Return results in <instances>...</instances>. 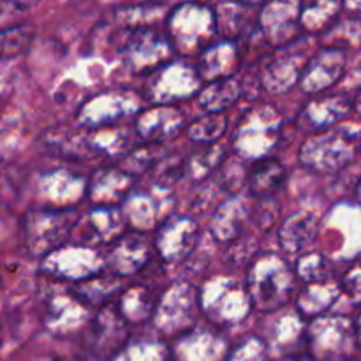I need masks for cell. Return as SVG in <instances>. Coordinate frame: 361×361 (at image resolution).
Here are the masks:
<instances>
[{
    "instance_id": "1",
    "label": "cell",
    "mask_w": 361,
    "mask_h": 361,
    "mask_svg": "<svg viewBox=\"0 0 361 361\" xmlns=\"http://www.w3.org/2000/svg\"><path fill=\"white\" fill-rule=\"evenodd\" d=\"M296 271L275 252H259L247 268L245 284L252 307L259 312H277L296 295Z\"/></svg>"
},
{
    "instance_id": "2",
    "label": "cell",
    "mask_w": 361,
    "mask_h": 361,
    "mask_svg": "<svg viewBox=\"0 0 361 361\" xmlns=\"http://www.w3.org/2000/svg\"><path fill=\"white\" fill-rule=\"evenodd\" d=\"M166 34L180 59L200 56L217 42L215 7L196 2L178 4L166 18Z\"/></svg>"
},
{
    "instance_id": "3",
    "label": "cell",
    "mask_w": 361,
    "mask_h": 361,
    "mask_svg": "<svg viewBox=\"0 0 361 361\" xmlns=\"http://www.w3.org/2000/svg\"><path fill=\"white\" fill-rule=\"evenodd\" d=\"M282 137V116L267 102H259L240 116L233 133V150L243 161L259 162L270 159Z\"/></svg>"
},
{
    "instance_id": "4",
    "label": "cell",
    "mask_w": 361,
    "mask_h": 361,
    "mask_svg": "<svg viewBox=\"0 0 361 361\" xmlns=\"http://www.w3.org/2000/svg\"><path fill=\"white\" fill-rule=\"evenodd\" d=\"M361 147L358 130L351 126H337L310 136L300 147L298 159L314 173H337L349 166Z\"/></svg>"
},
{
    "instance_id": "5",
    "label": "cell",
    "mask_w": 361,
    "mask_h": 361,
    "mask_svg": "<svg viewBox=\"0 0 361 361\" xmlns=\"http://www.w3.org/2000/svg\"><path fill=\"white\" fill-rule=\"evenodd\" d=\"M201 312L207 314L215 326H233L254 310L245 282L233 277H214L200 288Z\"/></svg>"
},
{
    "instance_id": "6",
    "label": "cell",
    "mask_w": 361,
    "mask_h": 361,
    "mask_svg": "<svg viewBox=\"0 0 361 361\" xmlns=\"http://www.w3.org/2000/svg\"><path fill=\"white\" fill-rule=\"evenodd\" d=\"M80 215L74 208L53 210V208H34L23 217L25 245L32 256L46 257L56 249L71 242Z\"/></svg>"
},
{
    "instance_id": "7",
    "label": "cell",
    "mask_w": 361,
    "mask_h": 361,
    "mask_svg": "<svg viewBox=\"0 0 361 361\" xmlns=\"http://www.w3.org/2000/svg\"><path fill=\"white\" fill-rule=\"evenodd\" d=\"M200 312V288L189 282H175L159 296L152 323L162 337L176 341L197 326Z\"/></svg>"
},
{
    "instance_id": "8",
    "label": "cell",
    "mask_w": 361,
    "mask_h": 361,
    "mask_svg": "<svg viewBox=\"0 0 361 361\" xmlns=\"http://www.w3.org/2000/svg\"><path fill=\"white\" fill-rule=\"evenodd\" d=\"M120 55L133 73L148 76L178 59L168 34L154 27L126 28Z\"/></svg>"
},
{
    "instance_id": "9",
    "label": "cell",
    "mask_w": 361,
    "mask_h": 361,
    "mask_svg": "<svg viewBox=\"0 0 361 361\" xmlns=\"http://www.w3.org/2000/svg\"><path fill=\"white\" fill-rule=\"evenodd\" d=\"M203 87L196 63L178 56L148 76L145 95L154 106H171V102L197 97Z\"/></svg>"
},
{
    "instance_id": "10",
    "label": "cell",
    "mask_w": 361,
    "mask_h": 361,
    "mask_svg": "<svg viewBox=\"0 0 361 361\" xmlns=\"http://www.w3.org/2000/svg\"><path fill=\"white\" fill-rule=\"evenodd\" d=\"M104 268L106 256H101L97 249L73 242L42 257L41 263L42 274L59 282H71V286L99 277Z\"/></svg>"
},
{
    "instance_id": "11",
    "label": "cell",
    "mask_w": 361,
    "mask_h": 361,
    "mask_svg": "<svg viewBox=\"0 0 361 361\" xmlns=\"http://www.w3.org/2000/svg\"><path fill=\"white\" fill-rule=\"evenodd\" d=\"M312 59L310 44L307 37L296 39L288 46L277 48V51L268 56L259 76V85L263 90L279 95L291 90L295 85H300L307 63Z\"/></svg>"
},
{
    "instance_id": "12",
    "label": "cell",
    "mask_w": 361,
    "mask_h": 361,
    "mask_svg": "<svg viewBox=\"0 0 361 361\" xmlns=\"http://www.w3.org/2000/svg\"><path fill=\"white\" fill-rule=\"evenodd\" d=\"M356 342V323L348 316L324 314L307 324V348L314 360H331L348 355Z\"/></svg>"
},
{
    "instance_id": "13",
    "label": "cell",
    "mask_w": 361,
    "mask_h": 361,
    "mask_svg": "<svg viewBox=\"0 0 361 361\" xmlns=\"http://www.w3.org/2000/svg\"><path fill=\"white\" fill-rule=\"evenodd\" d=\"M175 197L169 189L155 185L152 189H136L122 203V214L130 231L145 233L157 231L173 215Z\"/></svg>"
},
{
    "instance_id": "14",
    "label": "cell",
    "mask_w": 361,
    "mask_h": 361,
    "mask_svg": "<svg viewBox=\"0 0 361 361\" xmlns=\"http://www.w3.org/2000/svg\"><path fill=\"white\" fill-rule=\"evenodd\" d=\"M141 99L130 90H108L88 99L78 111L80 126L88 130L113 127L130 113L141 111Z\"/></svg>"
},
{
    "instance_id": "15",
    "label": "cell",
    "mask_w": 361,
    "mask_h": 361,
    "mask_svg": "<svg viewBox=\"0 0 361 361\" xmlns=\"http://www.w3.org/2000/svg\"><path fill=\"white\" fill-rule=\"evenodd\" d=\"M200 240V224L192 215L173 214L155 231L154 247L157 256L168 264L189 259Z\"/></svg>"
},
{
    "instance_id": "16",
    "label": "cell",
    "mask_w": 361,
    "mask_h": 361,
    "mask_svg": "<svg viewBox=\"0 0 361 361\" xmlns=\"http://www.w3.org/2000/svg\"><path fill=\"white\" fill-rule=\"evenodd\" d=\"M129 231L120 207H94L85 217H80L74 228L73 243L97 249L99 245H113L120 236Z\"/></svg>"
},
{
    "instance_id": "17",
    "label": "cell",
    "mask_w": 361,
    "mask_h": 361,
    "mask_svg": "<svg viewBox=\"0 0 361 361\" xmlns=\"http://www.w3.org/2000/svg\"><path fill=\"white\" fill-rule=\"evenodd\" d=\"M155 252L154 242L145 233L127 231L113 245H109L106 256V268L116 277H130L143 270L150 263Z\"/></svg>"
},
{
    "instance_id": "18",
    "label": "cell",
    "mask_w": 361,
    "mask_h": 361,
    "mask_svg": "<svg viewBox=\"0 0 361 361\" xmlns=\"http://www.w3.org/2000/svg\"><path fill=\"white\" fill-rule=\"evenodd\" d=\"M300 16L302 2H270L263 4L259 13V30L275 48H282L300 39Z\"/></svg>"
},
{
    "instance_id": "19",
    "label": "cell",
    "mask_w": 361,
    "mask_h": 361,
    "mask_svg": "<svg viewBox=\"0 0 361 361\" xmlns=\"http://www.w3.org/2000/svg\"><path fill=\"white\" fill-rule=\"evenodd\" d=\"M229 355L228 341L215 324L208 328L196 326L176 338L175 356L178 361H228Z\"/></svg>"
},
{
    "instance_id": "20",
    "label": "cell",
    "mask_w": 361,
    "mask_h": 361,
    "mask_svg": "<svg viewBox=\"0 0 361 361\" xmlns=\"http://www.w3.org/2000/svg\"><path fill=\"white\" fill-rule=\"evenodd\" d=\"M345 62L348 56L342 49L321 48L319 51L312 53V59L307 63L300 80V88L309 95L323 94L341 80L345 73Z\"/></svg>"
},
{
    "instance_id": "21",
    "label": "cell",
    "mask_w": 361,
    "mask_h": 361,
    "mask_svg": "<svg viewBox=\"0 0 361 361\" xmlns=\"http://www.w3.org/2000/svg\"><path fill=\"white\" fill-rule=\"evenodd\" d=\"M183 113L175 106H152L136 115V133L145 143L162 145L183 133Z\"/></svg>"
},
{
    "instance_id": "22",
    "label": "cell",
    "mask_w": 361,
    "mask_h": 361,
    "mask_svg": "<svg viewBox=\"0 0 361 361\" xmlns=\"http://www.w3.org/2000/svg\"><path fill=\"white\" fill-rule=\"evenodd\" d=\"M90 307L73 291V288L49 296L46 309V324L55 334H73L83 326H90Z\"/></svg>"
},
{
    "instance_id": "23",
    "label": "cell",
    "mask_w": 361,
    "mask_h": 361,
    "mask_svg": "<svg viewBox=\"0 0 361 361\" xmlns=\"http://www.w3.org/2000/svg\"><path fill=\"white\" fill-rule=\"evenodd\" d=\"M134 176L122 168L95 169L88 178L87 197L99 208L122 207L123 201L133 192Z\"/></svg>"
},
{
    "instance_id": "24",
    "label": "cell",
    "mask_w": 361,
    "mask_h": 361,
    "mask_svg": "<svg viewBox=\"0 0 361 361\" xmlns=\"http://www.w3.org/2000/svg\"><path fill=\"white\" fill-rule=\"evenodd\" d=\"M127 326L129 324L120 316L116 303L104 305L88 326L92 348L101 355L116 356L129 342L127 341Z\"/></svg>"
},
{
    "instance_id": "25",
    "label": "cell",
    "mask_w": 361,
    "mask_h": 361,
    "mask_svg": "<svg viewBox=\"0 0 361 361\" xmlns=\"http://www.w3.org/2000/svg\"><path fill=\"white\" fill-rule=\"evenodd\" d=\"M242 60L243 56L238 42L222 39L197 56L196 67L203 83H214L235 76L242 66Z\"/></svg>"
},
{
    "instance_id": "26",
    "label": "cell",
    "mask_w": 361,
    "mask_h": 361,
    "mask_svg": "<svg viewBox=\"0 0 361 361\" xmlns=\"http://www.w3.org/2000/svg\"><path fill=\"white\" fill-rule=\"evenodd\" d=\"M353 109V102L345 95L331 94L310 99L305 108L300 113V126L302 129H310L314 133L337 127L342 118L348 116Z\"/></svg>"
},
{
    "instance_id": "27",
    "label": "cell",
    "mask_w": 361,
    "mask_h": 361,
    "mask_svg": "<svg viewBox=\"0 0 361 361\" xmlns=\"http://www.w3.org/2000/svg\"><path fill=\"white\" fill-rule=\"evenodd\" d=\"M250 217L247 201L238 194L226 197L217 204L215 212L212 214L210 235L219 243H233L243 236L247 221Z\"/></svg>"
},
{
    "instance_id": "28",
    "label": "cell",
    "mask_w": 361,
    "mask_h": 361,
    "mask_svg": "<svg viewBox=\"0 0 361 361\" xmlns=\"http://www.w3.org/2000/svg\"><path fill=\"white\" fill-rule=\"evenodd\" d=\"M219 34L228 41L240 42L259 27V13L263 9L261 4L240 2V4H217Z\"/></svg>"
},
{
    "instance_id": "29",
    "label": "cell",
    "mask_w": 361,
    "mask_h": 361,
    "mask_svg": "<svg viewBox=\"0 0 361 361\" xmlns=\"http://www.w3.org/2000/svg\"><path fill=\"white\" fill-rule=\"evenodd\" d=\"M62 189H66L67 192L73 194L80 201L83 194L87 196L88 180L81 178L80 175H76L73 171H67V169H53V171L44 173L41 176L39 192L48 201V208H53V210H67V208H73L71 207L73 201H71V197Z\"/></svg>"
},
{
    "instance_id": "30",
    "label": "cell",
    "mask_w": 361,
    "mask_h": 361,
    "mask_svg": "<svg viewBox=\"0 0 361 361\" xmlns=\"http://www.w3.org/2000/svg\"><path fill=\"white\" fill-rule=\"evenodd\" d=\"M41 145L55 157L71 159V161H88L97 157L88 141L87 130L66 129V127L49 129L42 136Z\"/></svg>"
},
{
    "instance_id": "31",
    "label": "cell",
    "mask_w": 361,
    "mask_h": 361,
    "mask_svg": "<svg viewBox=\"0 0 361 361\" xmlns=\"http://www.w3.org/2000/svg\"><path fill=\"white\" fill-rule=\"evenodd\" d=\"M316 215L307 210L295 212L281 222L279 228V245L286 254L302 256L303 249L314 242L317 235Z\"/></svg>"
},
{
    "instance_id": "32",
    "label": "cell",
    "mask_w": 361,
    "mask_h": 361,
    "mask_svg": "<svg viewBox=\"0 0 361 361\" xmlns=\"http://www.w3.org/2000/svg\"><path fill=\"white\" fill-rule=\"evenodd\" d=\"M342 295L341 282L334 279L316 284H305L296 296V312L303 319H316L324 316Z\"/></svg>"
},
{
    "instance_id": "33",
    "label": "cell",
    "mask_w": 361,
    "mask_h": 361,
    "mask_svg": "<svg viewBox=\"0 0 361 361\" xmlns=\"http://www.w3.org/2000/svg\"><path fill=\"white\" fill-rule=\"evenodd\" d=\"M116 309L127 324H140L148 319H154L159 298L147 286H130L123 289L116 300Z\"/></svg>"
},
{
    "instance_id": "34",
    "label": "cell",
    "mask_w": 361,
    "mask_h": 361,
    "mask_svg": "<svg viewBox=\"0 0 361 361\" xmlns=\"http://www.w3.org/2000/svg\"><path fill=\"white\" fill-rule=\"evenodd\" d=\"M243 92V83L236 76L207 83L197 94V106L207 113H224L236 104Z\"/></svg>"
},
{
    "instance_id": "35",
    "label": "cell",
    "mask_w": 361,
    "mask_h": 361,
    "mask_svg": "<svg viewBox=\"0 0 361 361\" xmlns=\"http://www.w3.org/2000/svg\"><path fill=\"white\" fill-rule=\"evenodd\" d=\"M286 180V168L275 159H264V161L254 162L249 171L247 189L250 196L257 200H268L274 196L282 187Z\"/></svg>"
},
{
    "instance_id": "36",
    "label": "cell",
    "mask_w": 361,
    "mask_h": 361,
    "mask_svg": "<svg viewBox=\"0 0 361 361\" xmlns=\"http://www.w3.org/2000/svg\"><path fill=\"white\" fill-rule=\"evenodd\" d=\"M344 9L342 2H331V0H321V2L302 4V16L300 23L302 28L309 34H326L338 20Z\"/></svg>"
},
{
    "instance_id": "37",
    "label": "cell",
    "mask_w": 361,
    "mask_h": 361,
    "mask_svg": "<svg viewBox=\"0 0 361 361\" xmlns=\"http://www.w3.org/2000/svg\"><path fill=\"white\" fill-rule=\"evenodd\" d=\"M228 159L226 155V145L222 141L214 145H204L200 152L187 157L185 162V175L194 182L208 178L214 171H217L224 161Z\"/></svg>"
},
{
    "instance_id": "38",
    "label": "cell",
    "mask_w": 361,
    "mask_h": 361,
    "mask_svg": "<svg viewBox=\"0 0 361 361\" xmlns=\"http://www.w3.org/2000/svg\"><path fill=\"white\" fill-rule=\"evenodd\" d=\"M295 271L298 281L305 284L326 282L334 279V264L321 252H303L296 257Z\"/></svg>"
},
{
    "instance_id": "39",
    "label": "cell",
    "mask_w": 361,
    "mask_h": 361,
    "mask_svg": "<svg viewBox=\"0 0 361 361\" xmlns=\"http://www.w3.org/2000/svg\"><path fill=\"white\" fill-rule=\"evenodd\" d=\"M118 279L116 275L113 277H95L90 279V281H85L81 284H73V291L87 303L88 307H97L102 305L108 298H111L113 295H122L123 289L118 288Z\"/></svg>"
},
{
    "instance_id": "40",
    "label": "cell",
    "mask_w": 361,
    "mask_h": 361,
    "mask_svg": "<svg viewBox=\"0 0 361 361\" xmlns=\"http://www.w3.org/2000/svg\"><path fill=\"white\" fill-rule=\"evenodd\" d=\"M226 127H228V120L224 113H204L187 127V136L194 143L214 145L221 141Z\"/></svg>"
},
{
    "instance_id": "41",
    "label": "cell",
    "mask_w": 361,
    "mask_h": 361,
    "mask_svg": "<svg viewBox=\"0 0 361 361\" xmlns=\"http://www.w3.org/2000/svg\"><path fill=\"white\" fill-rule=\"evenodd\" d=\"M361 44V20L358 18H344L338 20L326 34H323V48L345 49L356 48Z\"/></svg>"
},
{
    "instance_id": "42",
    "label": "cell",
    "mask_w": 361,
    "mask_h": 361,
    "mask_svg": "<svg viewBox=\"0 0 361 361\" xmlns=\"http://www.w3.org/2000/svg\"><path fill=\"white\" fill-rule=\"evenodd\" d=\"M168 348L161 341H140L127 342L126 348L115 356V361H168Z\"/></svg>"
},
{
    "instance_id": "43",
    "label": "cell",
    "mask_w": 361,
    "mask_h": 361,
    "mask_svg": "<svg viewBox=\"0 0 361 361\" xmlns=\"http://www.w3.org/2000/svg\"><path fill=\"white\" fill-rule=\"evenodd\" d=\"M162 157H164L162 145L145 143L141 145V147H136L134 150L127 152L122 157V164H120L118 168H122L123 171L129 173V175L136 176L137 173L147 171V169H154V166L157 164Z\"/></svg>"
},
{
    "instance_id": "44",
    "label": "cell",
    "mask_w": 361,
    "mask_h": 361,
    "mask_svg": "<svg viewBox=\"0 0 361 361\" xmlns=\"http://www.w3.org/2000/svg\"><path fill=\"white\" fill-rule=\"evenodd\" d=\"M247 180H249V173L245 171L243 159H240L238 155H231L226 159L224 164L215 171V183L231 196L236 194V190L242 189Z\"/></svg>"
},
{
    "instance_id": "45",
    "label": "cell",
    "mask_w": 361,
    "mask_h": 361,
    "mask_svg": "<svg viewBox=\"0 0 361 361\" xmlns=\"http://www.w3.org/2000/svg\"><path fill=\"white\" fill-rule=\"evenodd\" d=\"M32 35H34V30H32L30 25H18V27L4 28L2 34H0L4 59H9V56H14L23 51L28 46V42L32 41Z\"/></svg>"
},
{
    "instance_id": "46",
    "label": "cell",
    "mask_w": 361,
    "mask_h": 361,
    "mask_svg": "<svg viewBox=\"0 0 361 361\" xmlns=\"http://www.w3.org/2000/svg\"><path fill=\"white\" fill-rule=\"evenodd\" d=\"M228 361H268V344L257 337H249L231 351Z\"/></svg>"
},
{
    "instance_id": "47",
    "label": "cell",
    "mask_w": 361,
    "mask_h": 361,
    "mask_svg": "<svg viewBox=\"0 0 361 361\" xmlns=\"http://www.w3.org/2000/svg\"><path fill=\"white\" fill-rule=\"evenodd\" d=\"M342 295L348 296L353 305L361 309V263L353 264L341 279Z\"/></svg>"
},
{
    "instance_id": "48",
    "label": "cell",
    "mask_w": 361,
    "mask_h": 361,
    "mask_svg": "<svg viewBox=\"0 0 361 361\" xmlns=\"http://www.w3.org/2000/svg\"><path fill=\"white\" fill-rule=\"evenodd\" d=\"M344 9L348 11L351 18H358V20H361V2H345Z\"/></svg>"
},
{
    "instance_id": "49",
    "label": "cell",
    "mask_w": 361,
    "mask_h": 361,
    "mask_svg": "<svg viewBox=\"0 0 361 361\" xmlns=\"http://www.w3.org/2000/svg\"><path fill=\"white\" fill-rule=\"evenodd\" d=\"M353 109H355L356 113H360V115H361V90L358 92V94H356L355 101H353Z\"/></svg>"
},
{
    "instance_id": "50",
    "label": "cell",
    "mask_w": 361,
    "mask_h": 361,
    "mask_svg": "<svg viewBox=\"0 0 361 361\" xmlns=\"http://www.w3.org/2000/svg\"><path fill=\"white\" fill-rule=\"evenodd\" d=\"M356 335H358V342H361V314L358 321H356Z\"/></svg>"
},
{
    "instance_id": "51",
    "label": "cell",
    "mask_w": 361,
    "mask_h": 361,
    "mask_svg": "<svg viewBox=\"0 0 361 361\" xmlns=\"http://www.w3.org/2000/svg\"><path fill=\"white\" fill-rule=\"evenodd\" d=\"M356 200H358V203L361 204V178H360L358 185H356Z\"/></svg>"
},
{
    "instance_id": "52",
    "label": "cell",
    "mask_w": 361,
    "mask_h": 361,
    "mask_svg": "<svg viewBox=\"0 0 361 361\" xmlns=\"http://www.w3.org/2000/svg\"><path fill=\"white\" fill-rule=\"evenodd\" d=\"M360 148H361V147H360Z\"/></svg>"
}]
</instances>
